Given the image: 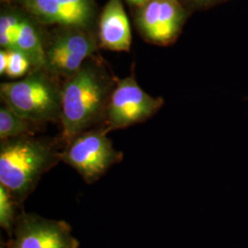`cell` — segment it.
<instances>
[{"label": "cell", "instance_id": "6da1fadb", "mask_svg": "<svg viewBox=\"0 0 248 248\" xmlns=\"http://www.w3.org/2000/svg\"><path fill=\"white\" fill-rule=\"evenodd\" d=\"M116 81L94 62H85L62 85V146L80 133L102 127Z\"/></svg>", "mask_w": 248, "mask_h": 248}, {"label": "cell", "instance_id": "7a4b0ae2", "mask_svg": "<svg viewBox=\"0 0 248 248\" xmlns=\"http://www.w3.org/2000/svg\"><path fill=\"white\" fill-rule=\"evenodd\" d=\"M62 149L60 140L45 137L0 141V185L21 205L45 173L61 161Z\"/></svg>", "mask_w": 248, "mask_h": 248}, {"label": "cell", "instance_id": "3957f363", "mask_svg": "<svg viewBox=\"0 0 248 248\" xmlns=\"http://www.w3.org/2000/svg\"><path fill=\"white\" fill-rule=\"evenodd\" d=\"M45 69H33L19 79L0 85L2 102L13 111L41 127L60 124L62 86Z\"/></svg>", "mask_w": 248, "mask_h": 248}, {"label": "cell", "instance_id": "277c9868", "mask_svg": "<svg viewBox=\"0 0 248 248\" xmlns=\"http://www.w3.org/2000/svg\"><path fill=\"white\" fill-rule=\"evenodd\" d=\"M123 159L124 154L116 149L102 127L77 135L61 152V161L75 169L88 184L98 181Z\"/></svg>", "mask_w": 248, "mask_h": 248}, {"label": "cell", "instance_id": "5b68a950", "mask_svg": "<svg viewBox=\"0 0 248 248\" xmlns=\"http://www.w3.org/2000/svg\"><path fill=\"white\" fill-rule=\"evenodd\" d=\"M163 105L164 99L146 93L133 75L117 80L102 128L108 133L142 124L157 113Z\"/></svg>", "mask_w": 248, "mask_h": 248}, {"label": "cell", "instance_id": "8992f818", "mask_svg": "<svg viewBox=\"0 0 248 248\" xmlns=\"http://www.w3.org/2000/svg\"><path fill=\"white\" fill-rule=\"evenodd\" d=\"M79 246L67 222L22 212L18 214L4 248H79Z\"/></svg>", "mask_w": 248, "mask_h": 248}, {"label": "cell", "instance_id": "52a82bcc", "mask_svg": "<svg viewBox=\"0 0 248 248\" xmlns=\"http://www.w3.org/2000/svg\"><path fill=\"white\" fill-rule=\"evenodd\" d=\"M34 18L15 9H5L0 15V45L5 50L24 53L33 69L46 70L45 46Z\"/></svg>", "mask_w": 248, "mask_h": 248}, {"label": "cell", "instance_id": "ba28073f", "mask_svg": "<svg viewBox=\"0 0 248 248\" xmlns=\"http://www.w3.org/2000/svg\"><path fill=\"white\" fill-rule=\"evenodd\" d=\"M95 51L96 41L85 30L64 31L45 47L46 70L57 78H67L78 71Z\"/></svg>", "mask_w": 248, "mask_h": 248}, {"label": "cell", "instance_id": "9c48e42d", "mask_svg": "<svg viewBox=\"0 0 248 248\" xmlns=\"http://www.w3.org/2000/svg\"><path fill=\"white\" fill-rule=\"evenodd\" d=\"M31 18L42 24L87 29L93 22V0H18Z\"/></svg>", "mask_w": 248, "mask_h": 248}, {"label": "cell", "instance_id": "30bf717a", "mask_svg": "<svg viewBox=\"0 0 248 248\" xmlns=\"http://www.w3.org/2000/svg\"><path fill=\"white\" fill-rule=\"evenodd\" d=\"M185 16L178 0H151L140 9L137 21L145 38L166 45L179 34Z\"/></svg>", "mask_w": 248, "mask_h": 248}, {"label": "cell", "instance_id": "8fae6325", "mask_svg": "<svg viewBox=\"0 0 248 248\" xmlns=\"http://www.w3.org/2000/svg\"><path fill=\"white\" fill-rule=\"evenodd\" d=\"M98 36L101 45L110 51L128 52L132 31L122 0H109L99 18Z\"/></svg>", "mask_w": 248, "mask_h": 248}, {"label": "cell", "instance_id": "7c38bea8", "mask_svg": "<svg viewBox=\"0 0 248 248\" xmlns=\"http://www.w3.org/2000/svg\"><path fill=\"white\" fill-rule=\"evenodd\" d=\"M41 128V126L17 114L4 103L0 108V141L36 136Z\"/></svg>", "mask_w": 248, "mask_h": 248}, {"label": "cell", "instance_id": "4fadbf2b", "mask_svg": "<svg viewBox=\"0 0 248 248\" xmlns=\"http://www.w3.org/2000/svg\"><path fill=\"white\" fill-rule=\"evenodd\" d=\"M18 205L5 186L0 185V226L9 237L18 219Z\"/></svg>", "mask_w": 248, "mask_h": 248}, {"label": "cell", "instance_id": "5bb4252c", "mask_svg": "<svg viewBox=\"0 0 248 248\" xmlns=\"http://www.w3.org/2000/svg\"><path fill=\"white\" fill-rule=\"evenodd\" d=\"M8 51V65L5 75L11 79H19L24 78L31 70L32 63L24 53L15 50Z\"/></svg>", "mask_w": 248, "mask_h": 248}, {"label": "cell", "instance_id": "9a60e30c", "mask_svg": "<svg viewBox=\"0 0 248 248\" xmlns=\"http://www.w3.org/2000/svg\"><path fill=\"white\" fill-rule=\"evenodd\" d=\"M8 65V51L2 49L0 51V75L4 76Z\"/></svg>", "mask_w": 248, "mask_h": 248}, {"label": "cell", "instance_id": "2e32d148", "mask_svg": "<svg viewBox=\"0 0 248 248\" xmlns=\"http://www.w3.org/2000/svg\"><path fill=\"white\" fill-rule=\"evenodd\" d=\"M127 2L133 4V5H136V6H144L145 4H147L148 2H150L151 0H126Z\"/></svg>", "mask_w": 248, "mask_h": 248}, {"label": "cell", "instance_id": "e0dca14e", "mask_svg": "<svg viewBox=\"0 0 248 248\" xmlns=\"http://www.w3.org/2000/svg\"><path fill=\"white\" fill-rule=\"evenodd\" d=\"M198 3H201V4H206V3H212V2H215V1H218V0H194Z\"/></svg>", "mask_w": 248, "mask_h": 248}]
</instances>
